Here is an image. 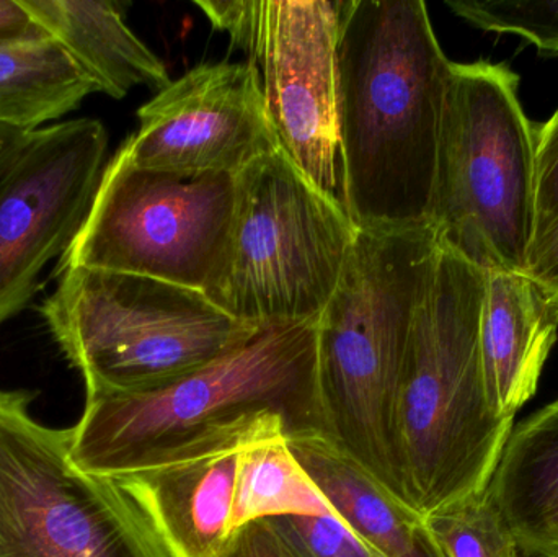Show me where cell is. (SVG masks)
I'll use <instances>...</instances> for the list:
<instances>
[{
  "label": "cell",
  "instance_id": "5",
  "mask_svg": "<svg viewBox=\"0 0 558 557\" xmlns=\"http://www.w3.org/2000/svg\"><path fill=\"white\" fill-rule=\"evenodd\" d=\"M507 64L452 62L429 226L482 270L524 274L536 229V126Z\"/></svg>",
  "mask_w": 558,
  "mask_h": 557
},
{
  "label": "cell",
  "instance_id": "19",
  "mask_svg": "<svg viewBox=\"0 0 558 557\" xmlns=\"http://www.w3.org/2000/svg\"><path fill=\"white\" fill-rule=\"evenodd\" d=\"M328 516L327 502L295 460L288 438H270L242 448L232 532L255 520Z\"/></svg>",
  "mask_w": 558,
  "mask_h": 557
},
{
  "label": "cell",
  "instance_id": "3",
  "mask_svg": "<svg viewBox=\"0 0 558 557\" xmlns=\"http://www.w3.org/2000/svg\"><path fill=\"white\" fill-rule=\"evenodd\" d=\"M438 252L432 226L357 228L317 323L325 437L407 506L400 399L413 324Z\"/></svg>",
  "mask_w": 558,
  "mask_h": 557
},
{
  "label": "cell",
  "instance_id": "11",
  "mask_svg": "<svg viewBox=\"0 0 558 557\" xmlns=\"http://www.w3.org/2000/svg\"><path fill=\"white\" fill-rule=\"evenodd\" d=\"M108 133L92 118L35 131L0 182V326L84 228L107 169Z\"/></svg>",
  "mask_w": 558,
  "mask_h": 557
},
{
  "label": "cell",
  "instance_id": "28",
  "mask_svg": "<svg viewBox=\"0 0 558 557\" xmlns=\"http://www.w3.org/2000/svg\"><path fill=\"white\" fill-rule=\"evenodd\" d=\"M513 557H531V556L524 555V553H521L520 549H518L517 555H514Z\"/></svg>",
  "mask_w": 558,
  "mask_h": 557
},
{
  "label": "cell",
  "instance_id": "14",
  "mask_svg": "<svg viewBox=\"0 0 558 557\" xmlns=\"http://www.w3.org/2000/svg\"><path fill=\"white\" fill-rule=\"evenodd\" d=\"M241 450L137 471L117 480L172 557H215L232 533Z\"/></svg>",
  "mask_w": 558,
  "mask_h": 557
},
{
  "label": "cell",
  "instance_id": "23",
  "mask_svg": "<svg viewBox=\"0 0 558 557\" xmlns=\"http://www.w3.org/2000/svg\"><path fill=\"white\" fill-rule=\"evenodd\" d=\"M558 221V110L536 126V229L534 242ZM533 242V244H534Z\"/></svg>",
  "mask_w": 558,
  "mask_h": 557
},
{
  "label": "cell",
  "instance_id": "8",
  "mask_svg": "<svg viewBox=\"0 0 558 557\" xmlns=\"http://www.w3.org/2000/svg\"><path fill=\"white\" fill-rule=\"evenodd\" d=\"M36 392L0 391V557H172L120 483L71 458V428L29 414Z\"/></svg>",
  "mask_w": 558,
  "mask_h": 557
},
{
  "label": "cell",
  "instance_id": "20",
  "mask_svg": "<svg viewBox=\"0 0 558 557\" xmlns=\"http://www.w3.org/2000/svg\"><path fill=\"white\" fill-rule=\"evenodd\" d=\"M446 557H513L518 553L508 526L488 491L425 517Z\"/></svg>",
  "mask_w": 558,
  "mask_h": 557
},
{
  "label": "cell",
  "instance_id": "29",
  "mask_svg": "<svg viewBox=\"0 0 558 557\" xmlns=\"http://www.w3.org/2000/svg\"><path fill=\"white\" fill-rule=\"evenodd\" d=\"M369 553H371V556H373V557H383V556L376 555V553H373V552H369Z\"/></svg>",
  "mask_w": 558,
  "mask_h": 557
},
{
  "label": "cell",
  "instance_id": "24",
  "mask_svg": "<svg viewBox=\"0 0 558 557\" xmlns=\"http://www.w3.org/2000/svg\"><path fill=\"white\" fill-rule=\"evenodd\" d=\"M215 557H305L271 519L239 526Z\"/></svg>",
  "mask_w": 558,
  "mask_h": 557
},
{
  "label": "cell",
  "instance_id": "12",
  "mask_svg": "<svg viewBox=\"0 0 558 557\" xmlns=\"http://www.w3.org/2000/svg\"><path fill=\"white\" fill-rule=\"evenodd\" d=\"M140 130L120 147L131 166L179 175H238L279 149L260 75L251 62L203 64L137 111Z\"/></svg>",
  "mask_w": 558,
  "mask_h": 557
},
{
  "label": "cell",
  "instance_id": "16",
  "mask_svg": "<svg viewBox=\"0 0 558 557\" xmlns=\"http://www.w3.org/2000/svg\"><path fill=\"white\" fill-rule=\"evenodd\" d=\"M33 23L52 36L111 98L134 87L170 85L166 64L128 26L126 3L111 0H19Z\"/></svg>",
  "mask_w": 558,
  "mask_h": 557
},
{
  "label": "cell",
  "instance_id": "18",
  "mask_svg": "<svg viewBox=\"0 0 558 557\" xmlns=\"http://www.w3.org/2000/svg\"><path fill=\"white\" fill-rule=\"evenodd\" d=\"M97 85L45 29L0 35V124L38 131L81 107Z\"/></svg>",
  "mask_w": 558,
  "mask_h": 557
},
{
  "label": "cell",
  "instance_id": "17",
  "mask_svg": "<svg viewBox=\"0 0 558 557\" xmlns=\"http://www.w3.org/2000/svg\"><path fill=\"white\" fill-rule=\"evenodd\" d=\"M487 491L518 549L553 557L558 546V399L514 425Z\"/></svg>",
  "mask_w": 558,
  "mask_h": 557
},
{
  "label": "cell",
  "instance_id": "10",
  "mask_svg": "<svg viewBox=\"0 0 558 557\" xmlns=\"http://www.w3.org/2000/svg\"><path fill=\"white\" fill-rule=\"evenodd\" d=\"M260 75L279 146L322 192L341 202L338 41L341 0H196ZM343 203V202H341Z\"/></svg>",
  "mask_w": 558,
  "mask_h": 557
},
{
  "label": "cell",
  "instance_id": "27",
  "mask_svg": "<svg viewBox=\"0 0 558 557\" xmlns=\"http://www.w3.org/2000/svg\"><path fill=\"white\" fill-rule=\"evenodd\" d=\"M32 25V20L20 5L19 0H0V35L19 32Z\"/></svg>",
  "mask_w": 558,
  "mask_h": 557
},
{
  "label": "cell",
  "instance_id": "22",
  "mask_svg": "<svg viewBox=\"0 0 558 557\" xmlns=\"http://www.w3.org/2000/svg\"><path fill=\"white\" fill-rule=\"evenodd\" d=\"M305 557H373L335 517L271 519Z\"/></svg>",
  "mask_w": 558,
  "mask_h": 557
},
{
  "label": "cell",
  "instance_id": "21",
  "mask_svg": "<svg viewBox=\"0 0 558 557\" xmlns=\"http://www.w3.org/2000/svg\"><path fill=\"white\" fill-rule=\"evenodd\" d=\"M448 7L477 28L513 33L541 56H558V0H449Z\"/></svg>",
  "mask_w": 558,
  "mask_h": 557
},
{
  "label": "cell",
  "instance_id": "15",
  "mask_svg": "<svg viewBox=\"0 0 558 557\" xmlns=\"http://www.w3.org/2000/svg\"><path fill=\"white\" fill-rule=\"evenodd\" d=\"M331 516L383 557H446L425 517L407 506L333 441L322 435L288 440Z\"/></svg>",
  "mask_w": 558,
  "mask_h": 557
},
{
  "label": "cell",
  "instance_id": "13",
  "mask_svg": "<svg viewBox=\"0 0 558 557\" xmlns=\"http://www.w3.org/2000/svg\"><path fill=\"white\" fill-rule=\"evenodd\" d=\"M481 350L488 404L514 421L537 392L558 337V306L520 271L484 270Z\"/></svg>",
  "mask_w": 558,
  "mask_h": 557
},
{
  "label": "cell",
  "instance_id": "7",
  "mask_svg": "<svg viewBox=\"0 0 558 557\" xmlns=\"http://www.w3.org/2000/svg\"><path fill=\"white\" fill-rule=\"evenodd\" d=\"M235 180L228 254L206 296L254 329L317 324L350 257L356 225L281 147Z\"/></svg>",
  "mask_w": 558,
  "mask_h": 557
},
{
  "label": "cell",
  "instance_id": "25",
  "mask_svg": "<svg viewBox=\"0 0 558 557\" xmlns=\"http://www.w3.org/2000/svg\"><path fill=\"white\" fill-rule=\"evenodd\" d=\"M524 274L558 306V221L531 247Z\"/></svg>",
  "mask_w": 558,
  "mask_h": 557
},
{
  "label": "cell",
  "instance_id": "30",
  "mask_svg": "<svg viewBox=\"0 0 558 557\" xmlns=\"http://www.w3.org/2000/svg\"><path fill=\"white\" fill-rule=\"evenodd\" d=\"M553 557H558V546H557V548H556V552H554Z\"/></svg>",
  "mask_w": 558,
  "mask_h": 557
},
{
  "label": "cell",
  "instance_id": "1",
  "mask_svg": "<svg viewBox=\"0 0 558 557\" xmlns=\"http://www.w3.org/2000/svg\"><path fill=\"white\" fill-rule=\"evenodd\" d=\"M325 437L317 324L260 329L209 365L143 392L87 398L71 428L82 471H137L242 450L255 441Z\"/></svg>",
  "mask_w": 558,
  "mask_h": 557
},
{
  "label": "cell",
  "instance_id": "2",
  "mask_svg": "<svg viewBox=\"0 0 558 557\" xmlns=\"http://www.w3.org/2000/svg\"><path fill=\"white\" fill-rule=\"evenodd\" d=\"M451 65L423 0L344 2L338 146L356 228L429 226Z\"/></svg>",
  "mask_w": 558,
  "mask_h": 557
},
{
  "label": "cell",
  "instance_id": "4",
  "mask_svg": "<svg viewBox=\"0 0 558 557\" xmlns=\"http://www.w3.org/2000/svg\"><path fill=\"white\" fill-rule=\"evenodd\" d=\"M484 301L485 271L439 245L410 337L399 412L407 500L423 517L485 493L514 427L488 404Z\"/></svg>",
  "mask_w": 558,
  "mask_h": 557
},
{
  "label": "cell",
  "instance_id": "26",
  "mask_svg": "<svg viewBox=\"0 0 558 557\" xmlns=\"http://www.w3.org/2000/svg\"><path fill=\"white\" fill-rule=\"evenodd\" d=\"M33 133L35 131L15 130V128L0 124V182L9 172L10 167L19 159Z\"/></svg>",
  "mask_w": 558,
  "mask_h": 557
},
{
  "label": "cell",
  "instance_id": "9",
  "mask_svg": "<svg viewBox=\"0 0 558 557\" xmlns=\"http://www.w3.org/2000/svg\"><path fill=\"white\" fill-rule=\"evenodd\" d=\"M235 177L140 169L118 150L56 271L82 267L140 275L206 293L228 254Z\"/></svg>",
  "mask_w": 558,
  "mask_h": 557
},
{
  "label": "cell",
  "instance_id": "6",
  "mask_svg": "<svg viewBox=\"0 0 558 557\" xmlns=\"http://www.w3.org/2000/svg\"><path fill=\"white\" fill-rule=\"evenodd\" d=\"M56 275L58 284L39 313L84 378L87 398L162 388L260 330L193 288L82 267Z\"/></svg>",
  "mask_w": 558,
  "mask_h": 557
}]
</instances>
